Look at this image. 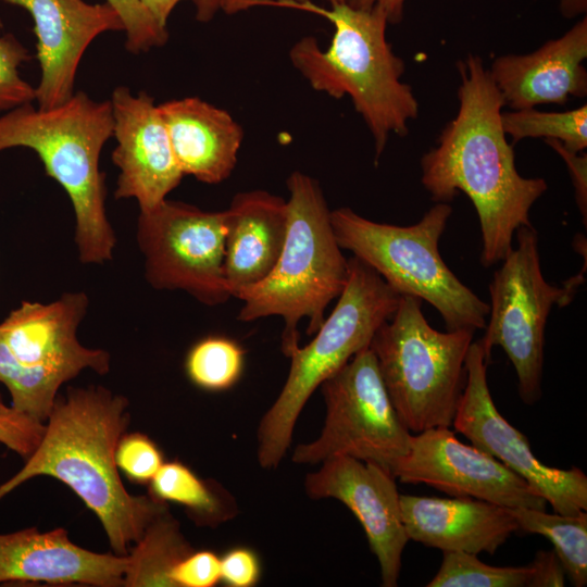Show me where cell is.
<instances>
[{
  "label": "cell",
  "mask_w": 587,
  "mask_h": 587,
  "mask_svg": "<svg viewBox=\"0 0 587 587\" xmlns=\"http://www.w3.org/2000/svg\"><path fill=\"white\" fill-rule=\"evenodd\" d=\"M457 67L459 109L423 155L421 180L435 202H449L460 191L469 197L479 221V261L490 267L513 249L517 228L533 226L530 209L548 184L517 172L501 124L504 102L482 58L469 54Z\"/></svg>",
  "instance_id": "obj_1"
},
{
  "label": "cell",
  "mask_w": 587,
  "mask_h": 587,
  "mask_svg": "<svg viewBox=\"0 0 587 587\" xmlns=\"http://www.w3.org/2000/svg\"><path fill=\"white\" fill-rule=\"evenodd\" d=\"M128 401L102 386L70 388L58 396L36 450L0 485V500L41 475L68 486L99 519L115 554L127 555L150 522L168 510L152 496L124 487L115 450L129 422Z\"/></svg>",
  "instance_id": "obj_2"
},
{
  "label": "cell",
  "mask_w": 587,
  "mask_h": 587,
  "mask_svg": "<svg viewBox=\"0 0 587 587\" xmlns=\"http://www.w3.org/2000/svg\"><path fill=\"white\" fill-rule=\"evenodd\" d=\"M261 4L316 13L333 24L334 35L325 50L308 36L291 47L289 59L314 90L335 99L349 96L373 137L377 162L389 136L407 135L410 121L419 115L412 88L401 80L404 63L386 38L389 23L385 13L348 3L325 9L310 0H268Z\"/></svg>",
  "instance_id": "obj_3"
},
{
  "label": "cell",
  "mask_w": 587,
  "mask_h": 587,
  "mask_svg": "<svg viewBox=\"0 0 587 587\" xmlns=\"http://www.w3.org/2000/svg\"><path fill=\"white\" fill-rule=\"evenodd\" d=\"M113 136L111 100L84 91L50 109L25 103L0 115V152L24 147L40 158L47 175L67 193L75 215L74 241L80 262L112 259L116 238L105 211L103 146Z\"/></svg>",
  "instance_id": "obj_4"
},
{
  "label": "cell",
  "mask_w": 587,
  "mask_h": 587,
  "mask_svg": "<svg viewBox=\"0 0 587 587\" xmlns=\"http://www.w3.org/2000/svg\"><path fill=\"white\" fill-rule=\"evenodd\" d=\"M288 227L280 255L261 282L238 289V320L251 322L277 315L284 321L282 350L289 357L299 344L298 324L308 320L314 335L325 321L327 305L341 295L348 279V259L338 245L320 183L299 171L286 180Z\"/></svg>",
  "instance_id": "obj_5"
},
{
  "label": "cell",
  "mask_w": 587,
  "mask_h": 587,
  "mask_svg": "<svg viewBox=\"0 0 587 587\" xmlns=\"http://www.w3.org/2000/svg\"><path fill=\"white\" fill-rule=\"evenodd\" d=\"M400 297L367 264L355 257L348 259V279L334 310L313 339L289 354L286 382L259 423L257 459L262 469L278 466L308 399L370 346L378 327L395 313Z\"/></svg>",
  "instance_id": "obj_6"
},
{
  "label": "cell",
  "mask_w": 587,
  "mask_h": 587,
  "mask_svg": "<svg viewBox=\"0 0 587 587\" xmlns=\"http://www.w3.org/2000/svg\"><path fill=\"white\" fill-rule=\"evenodd\" d=\"M452 208L436 202L415 224L398 226L365 218L348 207L330 212L336 240L372 267L397 294L428 302L447 330L483 329L489 304L465 286L439 253Z\"/></svg>",
  "instance_id": "obj_7"
},
{
  "label": "cell",
  "mask_w": 587,
  "mask_h": 587,
  "mask_svg": "<svg viewBox=\"0 0 587 587\" xmlns=\"http://www.w3.org/2000/svg\"><path fill=\"white\" fill-rule=\"evenodd\" d=\"M474 333L433 328L422 312V300L401 296L395 313L374 334L369 347L410 433L452 426Z\"/></svg>",
  "instance_id": "obj_8"
},
{
  "label": "cell",
  "mask_w": 587,
  "mask_h": 587,
  "mask_svg": "<svg viewBox=\"0 0 587 587\" xmlns=\"http://www.w3.org/2000/svg\"><path fill=\"white\" fill-rule=\"evenodd\" d=\"M516 248L500 262L489 284L490 304L485 334L479 340L489 363L500 347L511 361L519 395L526 404L541 398L545 328L553 305H567L584 283L583 273L561 287L542 274L538 234L533 226L516 229Z\"/></svg>",
  "instance_id": "obj_9"
},
{
  "label": "cell",
  "mask_w": 587,
  "mask_h": 587,
  "mask_svg": "<svg viewBox=\"0 0 587 587\" xmlns=\"http://www.w3.org/2000/svg\"><path fill=\"white\" fill-rule=\"evenodd\" d=\"M320 387L326 408L323 428L315 440L295 448L292 462L314 465L347 455L392 474L412 434L389 399L371 348L355 353Z\"/></svg>",
  "instance_id": "obj_10"
},
{
  "label": "cell",
  "mask_w": 587,
  "mask_h": 587,
  "mask_svg": "<svg viewBox=\"0 0 587 587\" xmlns=\"http://www.w3.org/2000/svg\"><path fill=\"white\" fill-rule=\"evenodd\" d=\"M225 234V211L165 199L140 212L136 239L147 282L160 290H183L207 305L225 303L232 298L224 273Z\"/></svg>",
  "instance_id": "obj_11"
},
{
  "label": "cell",
  "mask_w": 587,
  "mask_h": 587,
  "mask_svg": "<svg viewBox=\"0 0 587 587\" xmlns=\"http://www.w3.org/2000/svg\"><path fill=\"white\" fill-rule=\"evenodd\" d=\"M488 364L479 341L472 342L465 386L452 422L454 430L526 480L554 512L573 515L586 511V474L578 467H550L534 455L525 435L498 411L488 387Z\"/></svg>",
  "instance_id": "obj_12"
},
{
  "label": "cell",
  "mask_w": 587,
  "mask_h": 587,
  "mask_svg": "<svg viewBox=\"0 0 587 587\" xmlns=\"http://www.w3.org/2000/svg\"><path fill=\"white\" fill-rule=\"evenodd\" d=\"M392 475L425 484L452 497H470L509 509L546 510V500L526 480L490 454L461 442L449 427L411 435Z\"/></svg>",
  "instance_id": "obj_13"
},
{
  "label": "cell",
  "mask_w": 587,
  "mask_h": 587,
  "mask_svg": "<svg viewBox=\"0 0 587 587\" xmlns=\"http://www.w3.org/2000/svg\"><path fill=\"white\" fill-rule=\"evenodd\" d=\"M320 464L317 471L305 477L307 495L311 499L334 498L354 514L378 560L382 586L396 587L409 541L396 477L378 464L347 455L333 457Z\"/></svg>",
  "instance_id": "obj_14"
},
{
  "label": "cell",
  "mask_w": 587,
  "mask_h": 587,
  "mask_svg": "<svg viewBox=\"0 0 587 587\" xmlns=\"http://www.w3.org/2000/svg\"><path fill=\"white\" fill-rule=\"evenodd\" d=\"M110 100L116 140L112 161L120 170L114 197L135 199L140 212L149 211L167 199L184 174L153 99L120 86Z\"/></svg>",
  "instance_id": "obj_15"
},
{
  "label": "cell",
  "mask_w": 587,
  "mask_h": 587,
  "mask_svg": "<svg viewBox=\"0 0 587 587\" xmlns=\"http://www.w3.org/2000/svg\"><path fill=\"white\" fill-rule=\"evenodd\" d=\"M28 11L37 37L40 80L35 100L40 109L66 102L74 93L79 62L93 39L107 32H124L109 3L84 0H0Z\"/></svg>",
  "instance_id": "obj_16"
},
{
  "label": "cell",
  "mask_w": 587,
  "mask_h": 587,
  "mask_svg": "<svg viewBox=\"0 0 587 587\" xmlns=\"http://www.w3.org/2000/svg\"><path fill=\"white\" fill-rule=\"evenodd\" d=\"M85 292H65L49 302L23 301L0 323V336L22 363L64 370L77 376L84 370L107 374L110 354L87 348L77 329L87 308Z\"/></svg>",
  "instance_id": "obj_17"
},
{
  "label": "cell",
  "mask_w": 587,
  "mask_h": 587,
  "mask_svg": "<svg viewBox=\"0 0 587 587\" xmlns=\"http://www.w3.org/2000/svg\"><path fill=\"white\" fill-rule=\"evenodd\" d=\"M587 18L527 54L496 58L489 68L504 105L512 110L565 104L587 95Z\"/></svg>",
  "instance_id": "obj_18"
},
{
  "label": "cell",
  "mask_w": 587,
  "mask_h": 587,
  "mask_svg": "<svg viewBox=\"0 0 587 587\" xmlns=\"http://www.w3.org/2000/svg\"><path fill=\"white\" fill-rule=\"evenodd\" d=\"M127 565V555L97 553L75 545L64 528L0 534V583L124 586Z\"/></svg>",
  "instance_id": "obj_19"
},
{
  "label": "cell",
  "mask_w": 587,
  "mask_h": 587,
  "mask_svg": "<svg viewBox=\"0 0 587 587\" xmlns=\"http://www.w3.org/2000/svg\"><path fill=\"white\" fill-rule=\"evenodd\" d=\"M409 540L444 551L494 554L519 532L509 508L470 497L400 495Z\"/></svg>",
  "instance_id": "obj_20"
},
{
  "label": "cell",
  "mask_w": 587,
  "mask_h": 587,
  "mask_svg": "<svg viewBox=\"0 0 587 587\" xmlns=\"http://www.w3.org/2000/svg\"><path fill=\"white\" fill-rule=\"evenodd\" d=\"M158 108L184 175L205 184H218L230 176L243 130L226 110L198 97L168 100Z\"/></svg>",
  "instance_id": "obj_21"
},
{
  "label": "cell",
  "mask_w": 587,
  "mask_h": 587,
  "mask_svg": "<svg viewBox=\"0 0 587 587\" xmlns=\"http://www.w3.org/2000/svg\"><path fill=\"white\" fill-rule=\"evenodd\" d=\"M224 211V273L233 297L275 266L287 236V200L265 190L243 191Z\"/></svg>",
  "instance_id": "obj_22"
},
{
  "label": "cell",
  "mask_w": 587,
  "mask_h": 587,
  "mask_svg": "<svg viewBox=\"0 0 587 587\" xmlns=\"http://www.w3.org/2000/svg\"><path fill=\"white\" fill-rule=\"evenodd\" d=\"M149 484L150 496L185 507L200 525L217 526L238 512L234 497L224 487L199 478L179 461L164 462Z\"/></svg>",
  "instance_id": "obj_23"
},
{
  "label": "cell",
  "mask_w": 587,
  "mask_h": 587,
  "mask_svg": "<svg viewBox=\"0 0 587 587\" xmlns=\"http://www.w3.org/2000/svg\"><path fill=\"white\" fill-rule=\"evenodd\" d=\"M129 550L124 577L127 587H175L172 571L192 551L168 510L153 519Z\"/></svg>",
  "instance_id": "obj_24"
},
{
  "label": "cell",
  "mask_w": 587,
  "mask_h": 587,
  "mask_svg": "<svg viewBox=\"0 0 587 587\" xmlns=\"http://www.w3.org/2000/svg\"><path fill=\"white\" fill-rule=\"evenodd\" d=\"M519 530L537 534L551 541L554 552L575 587L587 584V513L573 515L547 513L546 510L512 508Z\"/></svg>",
  "instance_id": "obj_25"
},
{
  "label": "cell",
  "mask_w": 587,
  "mask_h": 587,
  "mask_svg": "<svg viewBox=\"0 0 587 587\" xmlns=\"http://www.w3.org/2000/svg\"><path fill=\"white\" fill-rule=\"evenodd\" d=\"M74 377L64 370L20 362L0 336V383L9 390L11 407L20 413L45 423L53 409L60 387Z\"/></svg>",
  "instance_id": "obj_26"
},
{
  "label": "cell",
  "mask_w": 587,
  "mask_h": 587,
  "mask_svg": "<svg viewBox=\"0 0 587 587\" xmlns=\"http://www.w3.org/2000/svg\"><path fill=\"white\" fill-rule=\"evenodd\" d=\"M502 129L513 145L525 138L557 139L567 149L583 152L587 147V105L563 112L535 108L501 113Z\"/></svg>",
  "instance_id": "obj_27"
},
{
  "label": "cell",
  "mask_w": 587,
  "mask_h": 587,
  "mask_svg": "<svg viewBox=\"0 0 587 587\" xmlns=\"http://www.w3.org/2000/svg\"><path fill=\"white\" fill-rule=\"evenodd\" d=\"M535 567L496 566L484 563L477 554L444 551L438 572L427 587H534Z\"/></svg>",
  "instance_id": "obj_28"
},
{
  "label": "cell",
  "mask_w": 587,
  "mask_h": 587,
  "mask_svg": "<svg viewBox=\"0 0 587 587\" xmlns=\"http://www.w3.org/2000/svg\"><path fill=\"white\" fill-rule=\"evenodd\" d=\"M245 352L235 340L223 336H209L189 350L185 369L189 379L209 391L229 389L240 378Z\"/></svg>",
  "instance_id": "obj_29"
},
{
  "label": "cell",
  "mask_w": 587,
  "mask_h": 587,
  "mask_svg": "<svg viewBox=\"0 0 587 587\" xmlns=\"http://www.w3.org/2000/svg\"><path fill=\"white\" fill-rule=\"evenodd\" d=\"M0 21V112H7L35 100V87L20 73L30 60L28 49L11 33H3Z\"/></svg>",
  "instance_id": "obj_30"
},
{
  "label": "cell",
  "mask_w": 587,
  "mask_h": 587,
  "mask_svg": "<svg viewBox=\"0 0 587 587\" xmlns=\"http://www.w3.org/2000/svg\"><path fill=\"white\" fill-rule=\"evenodd\" d=\"M118 13L126 36L125 48L141 53L162 47L168 39L166 27L158 24L139 0H105Z\"/></svg>",
  "instance_id": "obj_31"
},
{
  "label": "cell",
  "mask_w": 587,
  "mask_h": 587,
  "mask_svg": "<svg viewBox=\"0 0 587 587\" xmlns=\"http://www.w3.org/2000/svg\"><path fill=\"white\" fill-rule=\"evenodd\" d=\"M115 461L129 480L147 484L164 463L159 447L140 433L124 434L115 450Z\"/></svg>",
  "instance_id": "obj_32"
},
{
  "label": "cell",
  "mask_w": 587,
  "mask_h": 587,
  "mask_svg": "<svg viewBox=\"0 0 587 587\" xmlns=\"http://www.w3.org/2000/svg\"><path fill=\"white\" fill-rule=\"evenodd\" d=\"M45 429V423L20 413L11 405L0 404V444L15 453L28 458L38 447Z\"/></svg>",
  "instance_id": "obj_33"
},
{
  "label": "cell",
  "mask_w": 587,
  "mask_h": 587,
  "mask_svg": "<svg viewBox=\"0 0 587 587\" xmlns=\"http://www.w3.org/2000/svg\"><path fill=\"white\" fill-rule=\"evenodd\" d=\"M175 587H213L221 582V558L210 550L191 551L172 571Z\"/></svg>",
  "instance_id": "obj_34"
},
{
  "label": "cell",
  "mask_w": 587,
  "mask_h": 587,
  "mask_svg": "<svg viewBox=\"0 0 587 587\" xmlns=\"http://www.w3.org/2000/svg\"><path fill=\"white\" fill-rule=\"evenodd\" d=\"M261 576L257 553L246 547H235L221 558V580L230 587H252Z\"/></svg>",
  "instance_id": "obj_35"
},
{
  "label": "cell",
  "mask_w": 587,
  "mask_h": 587,
  "mask_svg": "<svg viewBox=\"0 0 587 587\" xmlns=\"http://www.w3.org/2000/svg\"><path fill=\"white\" fill-rule=\"evenodd\" d=\"M545 142L550 146L565 162L575 189V199L586 225L587 214V155L586 153L576 152L567 149L561 141L557 139H545Z\"/></svg>",
  "instance_id": "obj_36"
},
{
  "label": "cell",
  "mask_w": 587,
  "mask_h": 587,
  "mask_svg": "<svg viewBox=\"0 0 587 587\" xmlns=\"http://www.w3.org/2000/svg\"><path fill=\"white\" fill-rule=\"evenodd\" d=\"M532 563L535 567L534 587L565 585V573L554 551H538Z\"/></svg>",
  "instance_id": "obj_37"
},
{
  "label": "cell",
  "mask_w": 587,
  "mask_h": 587,
  "mask_svg": "<svg viewBox=\"0 0 587 587\" xmlns=\"http://www.w3.org/2000/svg\"><path fill=\"white\" fill-rule=\"evenodd\" d=\"M405 0H348V4L362 10L377 8L387 16L388 23L397 24L401 22L403 5Z\"/></svg>",
  "instance_id": "obj_38"
},
{
  "label": "cell",
  "mask_w": 587,
  "mask_h": 587,
  "mask_svg": "<svg viewBox=\"0 0 587 587\" xmlns=\"http://www.w3.org/2000/svg\"><path fill=\"white\" fill-rule=\"evenodd\" d=\"M159 25L166 27L168 16L182 0H139Z\"/></svg>",
  "instance_id": "obj_39"
},
{
  "label": "cell",
  "mask_w": 587,
  "mask_h": 587,
  "mask_svg": "<svg viewBox=\"0 0 587 587\" xmlns=\"http://www.w3.org/2000/svg\"><path fill=\"white\" fill-rule=\"evenodd\" d=\"M198 22L208 23L222 10L224 0H192Z\"/></svg>",
  "instance_id": "obj_40"
},
{
  "label": "cell",
  "mask_w": 587,
  "mask_h": 587,
  "mask_svg": "<svg viewBox=\"0 0 587 587\" xmlns=\"http://www.w3.org/2000/svg\"><path fill=\"white\" fill-rule=\"evenodd\" d=\"M264 1H268V0H224L222 4V10L228 14H234L243 10H248L255 5H260ZM292 1L301 2L305 0H292ZM327 1H329L330 4L348 2V0H327Z\"/></svg>",
  "instance_id": "obj_41"
},
{
  "label": "cell",
  "mask_w": 587,
  "mask_h": 587,
  "mask_svg": "<svg viewBox=\"0 0 587 587\" xmlns=\"http://www.w3.org/2000/svg\"><path fill=\"white\" fill-rule=\"evenodd\" d=\"M560 10L567 18L576 17L586 13L587 0H560Z\"/></svg>",
  "instance_id": "obj_42"
},
{
  "label": "cell",
  "mask_w": 587,
  "mask_h": 587,
  "mask_svg": "<svg viewBox=\"0 0 587 587\" xmlns=\"http://www.w3.org/2000/svg\"><path fill=\"white\" fill-rule=\"evenodd\" d=\"M1 403H3V402H2V399H1V395H0V404H1Z\"/></svg>",
  "instance_id": "obj_43"
}]
</instances>
